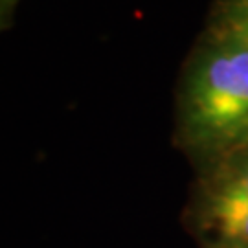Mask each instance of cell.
<instances>
[{
  "instance_id": "6da1fadb",
  "label": "cell",
  "mask_w": 248,
  "mask_h": 248,
  "mask_svg": "<svg viewBox=\"0 0 248 248\" xmlns=\"http://www.w3.org/2000/svg\"><path fill=\"white\" fill-rule=\"evenodd\" d=\"M178 118L184 143L213 160L248 145L247 46L217 33L187 70Z\"/></svg>"
},
{
  "instance_id": "7a4b0ae2",
  "label": "cell",
  "mask_w": 248,
  "mask_h": 248,
  "mask_svg": "<svg viewBox=\"0 0 248 248\" xmlns=\"http://www.w3.org/2000/svg\"><path fill=\"white\" fill-rule=\"evenodd\" d=\"M197 208L210 247L248 248V145L215 160Z\"/></svg>"
},
{
  "instance_id": "3957f363",
  "label": "cell",
  "mask_w": 248,
  "mask_h": 248,
  "mask_svg": "<svg viewBox=\"0 0 248 248\" xmlns=\"http://www.w3.org/2000/svg\"><path fill=\"white\" fill-rule=\"evenodd\" d=\"M217 33L232 37L248 48V0H228L224 4Z\"/></svg>"
},
{
  "instance_id": "277c9868",
  "label": "cell",
  "mask_w": 248,
  "mask_h": 248,
  "mask_svg": "<svg viewBox=\"0 0 248 248\" xmlns=\"http://www.w3.org/2000/svg\"><path fill=\"white\" fill-rule=\"evenodd\" d=\"M18 2L20 0H0V31L11 28Z\"/></svg>"
}]
</instances>
